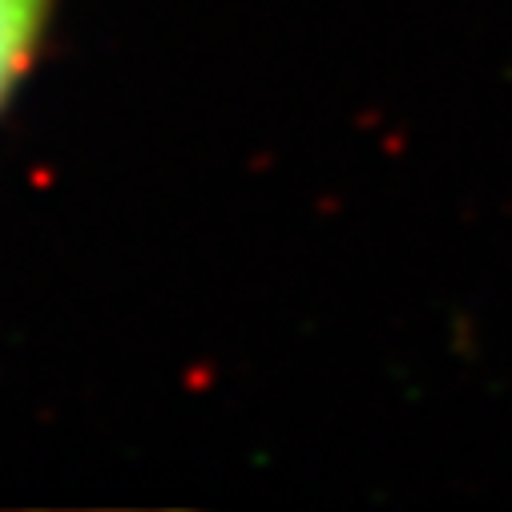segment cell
<instances>
[{
    "instance_id": "obj_1",
    "label": "cell",
    "mask_w": 512,
    "mask_h": 512,
    "mask_svg": "<svg viewBox=\"0 0 512 512\" xmlns=\"http://www.w3.org/2000/svg\"><path fill=\"white\" fill-rule=\"evenodd\" d=\"M61 0H0V113L29 81Z\"/></svg>"
}]
</instances>
